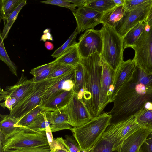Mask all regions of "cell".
I'll return each mask as SVG.
<instances>
[{
    "label": "cell",
    "mask_w": 152,
    "mask_h": 152,
    "mask_svg": "<svg viewBox=\"0 0 152 152\" xmlns=\"http://www.w3.org/2000/svg\"><path fill=\"white\" fill-rule=\"evenodd\" d=\"M150 7L132 10L125 9L123 16L114 28L118 34L123 38L131 29L140 23L145 22Z\"/></svg>",
    "instance_id": "11"
},
{
    "label": "cell",
    "mask_w": 152,
    "mask_h": 152,
    "mask_svg": "<svg viewBox=\"0 0 152 152\" xmlns=\"http://www.w3.org/2000/svg\"><path fill=\"white\" fill-rule=\"evenodd\" d=\"M22 0H1L0 19L4 23L7 18L16 8Z\"/></svg>",
    "instance_id": "29"
},
{
    "label": "cell",
    "mask_w": 152,
    "mask_h": 152,
    "mask_svg": "<svg viewBox=\"0 0 152 152\" xmlns=\"http://www.w3.org/2000/svg\"><path fill=\"white\" fill-rule=\"evenodd\" d=\"M141 128L134 115L126 119V123L113 146V151H117L119 145L126 139Z\"/></svg>",
    "instance_id": "20"
},
{
    "label": "cell",
    "mask_w": 152,
    "mask_h": 152,
    "mask_svg": "<svg viewBox=\"0 0 152 152\" xmlns=\"http://www.w3.org/2000/svg\"><path fill=\"white\" fill-rule=\"evenodd\" d=\"M27 4V1L22 0L13 12L11 14L4 23L2 32L0 35L4 40L7 37L13 24L17 19L18 15L22 8Z\"/></svg>",
    "instance_id": "30"
},
{
    "label": "cell",
    "mask_w": 152,
    "mask_h": 152,
    "mask_svg": "<svg viewBox=\"0 0 152 152\" xmlns=\"http://www.w3.org/2000/svg\"><path fill=\"white\" fill-rule=\"evenodd\" d=\"M68 1L78 8L84 7L88 1V0H68Z\"/></svg>",
    "instance_id": "43"
},
{
    "label": "cell",
    "mask_w": 152,
    "mask_h": 152,
    "mask_svg": "<svg viewBox=\"0 0 152 152\" xmlns=\"http://www.w3.org/2000/svg\"><path fill=\"white\" fill-rule=\"evenodd\" d=\"M145 23L148 26H152V17Z\"/></svg>",
    "instance_id": "49"
},
{
    "label": "cell",
    "mask_w": 152,
    "mask_h": 152,
    "mask_svg": "<svg viewBox=\"0 0 152 152\" xmlns=\"http://www.w3.org/2000/svg\"><path fill=\"white\" fill-rule=\"evenodd\" d=\"M75 18L79 34L88 29L93 28L101 23L102 13L85 7L78 8L72 12Z\"/></svg>",
    "instance_id": "14"
},
{
    "label": "cell",
    "mask_w": 152,
    "mask_h": 152,
    "mask_svg": "<svg viewBox=\"0 0 152 152\" xmlns=\"http://www.w3.org/2000/svg\"><path fill=\"white\" fill-rule=\"evenodd\" d=\"M55 64L53 61L31 69L30 73L33 76L32 79L34 82L37 83L48 78Z\"/></svg>",
    "instance_id": "28"
},
{
    "label": "cell",
    "mask_w": 152,
    "mask_h": 152,
    "mask_svg": "<svg viewBox=\"0 0 152 152\" xmlns=\"http://www.w3.org/2000/svg\"><path fill=\"white\" fill-rule=\"evenodd\" d=\"M47 110L38 106L20 118L17 123V127H25L31 124L41 113Z\"/></svg>",
    "instance_id": "31"
},
{
    "label": "cell",
    "mask_w": 152,
    "mask_h": 152,
    "mask_svg": "<svg viewBox=\"0 0 152 152\" xmlns=\"http://www.w3.org/2000/svg\"><path fill=\"white\" fill-rule=\"evenodd\" d=\"M74 69L58 77L55 82L46 91L42 99L40 106L43 105L64 91V86L65 81L69 79L74 78Z\"/></svg>",
    "instance_id": "17"
},
{
    "label": "cell",
    "mask_w": 152,
    "mask_h": 152,
    "mask_svg": "<svg viewBox=\"0 0 152 152\" xmlns=\"http://www.w3.org/2000/svg\"><path fill=\"white\" fill-rule=\"evenodd\" d=\"M35 84L32 78L28 79L24 74H22L15 85L7 86L5 90L0 88V100H4L7 96H10L12 99L13 108L26 97Z\"/></svg>",
    "instance_id": "10"
},
{
    "label": "cell",
    "mask_w": 152,
    "mask_h": 152,
    "mask_svg": "<svg viewBox=\"0 0 152 152\" xmlns=\"http://www.w3.org/2000/svg\"><path fill=\"white\" fill-rule=\"evenodd\" d=\"M144 22L140 23L131 29L123 38L124 50L131 46L139 38L145 27Z\"/></svg>",
    "instance_id": "27"
},
{
    "label": "cell",
    "mask_w": 152,
    "mask_h": 152,
    "mask_svg": "<svg viewBox=\"0 0 152 152\" xmlns=\"http://www.w3.org/2000/svg\"><path fill=\"white\" fill-rule=\"evenodd\" d=\"M115 6H124L125 0H113Z\"/></svg>",
    "instance_id": "47"
},
{
    "label": "cell",
    "mask_w": 152,
    "mask_h": 152,
    "mask_svg": "<svg viewBox=\"0 0 152 152\" xmlns=\"http://www.w3.org/2000/svg\"><path fill=\"white\" fill-rule=\"evenodd\" d=\"M78 33V31L76 27L68 39L62 45L54 51L51 56L53 58H57L69 48L77 45V43L76 42V39Z\"/></svg>",
    "instance_id": "33"
},
{
    "label": "cell",
    "mask_w": 152,
    "mask_h": 152,
    "mask_svg": "<svg viewBox=\"0 0 152 152\" xmlns=\"http://www.w3.org/2000/svg\"><path fill=\"white\" fill-rule=\"evenodd\" d=\"M44 45L45 48L48 50H52L54 48L53 44L50 42L46 41Z\"/></svg>",
    "instance_id": "46"
},
{
    "label": "cell",
    "mask_w": 152,
    "mask_h": 152,
    "mask_svg": "<svg viewBox=\"0 0 152 152\" xmlns=\"http://www.w3.org/2000/svg\"><path fill=\"white\" fill-rule=\"evenodd\" d=\"M65 138L61 137V141L69 152H82L80 147L77 140L70 136L66 135Z\"/></svg>",
    "instance_id": "37"
},
{
    "label": "cell",
    "mask_w": 152,
    "mask_h": 152,
    "mask_svg": "<svg viewBox=\"0 0 152 152\" xmlns=\"http://www.w3.org/2000/svg\"><path fill=\"white\" fill-rule=\"evenodd\" d=\"M64 107L51 112V124L50 127L52 132L65 129L71 130L73 127L69 123Z\"/></svg>",
    "instance_id": "18"
},
{
    "label": "cell",
    "mask_w": 152,
    "mask_h": 152,
    "mask_svg": "<svg viewBox=\"0 0 152 152\" xmlns=\"http://www.w3.org/2000/svg\"><path fill=\"white\" fill-rule=\"evenodd\" d=\"M77 44L69 48L54 61L56 63L75 67L80 63L81 57Z\"/></svg>",
    "instance_id": "24"
},
{
    "label": "cell",
    "mask_w": 152,
    "mask_h": 152,
    "mask_svg": "<svg viewBox=\"0 0 152 152\" xmlns=\"http://www.w3.org/2000/svg\"><path fill=\"white\" fill-rule=\"evenodd\" d=\"M130 48L135 55L132 60L136 66L152 75V26L146 25L140 37Z\"/></svg>",
    "instance_id": "6"
},
{
    "label": "cell",
    "mask_w": 152,
    "mask_h": 152,
    "mask_svg": "<svg viewBox=\"0 0 152 152\" xmlns=\"http://www.w3.org/2000/svg\"><path fill=\"white\" fill-rule=\"evenodd\" d=\"M102 31L103 48L101 56L103 61L116 71L124 61L123 38L113 27L103 25Z\"/></svg>",
    "instance_id": "4"
},
{
    "label": "cell",
    "mask_w": 152,
    "mask_h": 152,
    "mask_svg": "<svg viewBox=\"0 0 152 152\" xmlns=\"http://www.w3.org/2000/svg\"><path fill=\"white\" fill-rule=\"evenodd\" d=\"M72 93V89L69 91H64L40 106L50 111L62 108L67 104Z\"/></svg>",
    "instance_id": "25"
},
{
    "label": "cell",
    "mask_w": 152,
    "mask_h": 152,
    "mask_svg": "<svg viewBox=\"0 0 152 152\" xmlns=\"http://www.w3.org/2000/svg\"><path fill=\"white\" fill-rule=\"evenodd\" d=\"M40 2L64 7L70 9L72 12L76 10L75 6L71 3L68 0H48L41 1Z\"/></svg>",
    "instance_id": "39"
},
{
    "label": "cell",
    "mask_w": 152,
    "mask_h": 152,
    "mask_svg": "<svg viewBox=\"0 0 152 152\" xmlns=\"http://www.w3.org/2000/svg\"><path fill=\"white\" fill-rule=\"evenodd\" d=\"M115 72L103 61L99 97V113L100 115L107 105L110 102L112 88Z\"/></svg>",
    "instance_id": "15"
},
{
    "label": "cell",
    "mask_w": 152,
    "mask_h": 152,
    "mask_svg": "<svg viewBox=\"0 0 152 152\" xmlns=\"http://www.w3.org/2000/svg\"><path fill=\"white\" fill-rule=\"evenodd\" d=\"M74 85L72 90L81 100L83 96L85 87V78L83 66L80 63L74 67Z\"/></svg>",
    "instance_id": "26"
},
{
    "label": "cell",
    "mask_w": 152,
    "mask_h": 152,
    "mask_svg": "<svg viewBox=\"0 0 152 152\" xmlns=\"http://www.w3.org/2000/svg\"><path fill=\"white\" fill-rule=\"evenodd\" d=\"M115 6L113 0H88L84 7L102 13Z\"/></svg>",
    "instance_id": "32"
},
{
    "label": "cell",
    "mask_w": 152,
    "mask_h": 152,
    "mask_svg": "<svg viewBox=\"0 0 152 152\" xmlns=\"http://www.w3.org/2000/svg\"><path fill=\"white\" fill-rule=\"evenodd\" d=\"M4 101L0 104L1 106L4 108H7L10 111L13 109V104L11 97L10 96H6L4 99Z\"/></svg>",
    "instance_id": "42"
},
{
    "label": "cell",
    "mask_w": 152,
    "mask_h": 152,
    "mask_svg": "<svg viewBox=\"0 0 152 152\" xmlns=\"http://www.w3.org/2000/svg\"><path fill=\"white\" fill-rule=\"evenodd\" d=\"M58 77L48 78L36 83L34 87L26 97L10 111L11 117L20 119L38 106L48 88L55 82Z\"/></svg>",
    "instance_id": "7"
},
{
    "label": "cell",
    "mask_w": 152,
    "mask_h": 152,
    "mask_svg": "<svg viewBox=\"0 0 152 152\" xmlns=\"http://www.w3.org/2000/svg\"><path fill=\"white\" fill-rule=\"evenodd\" d=\"M152 5V0H125L124 6L126 10H132L146 8Z\"/></svg>",
    "instance_id": "35"
},
{
    "label": "cell",
    "mask_w": 152,
    "mask_h": 152,
    "mask_svg": "<svg viewBox=\"0 0 152 152\" xmlns=\"http://www.w3.org/2000/svg\"><path fill=\"white\" fill-rule=\"evenodd\" d=\"M46 132L49 144L50 147L52 144L54 138L53 137L52 132L49 126L47 128Z\"/></svg>",
    "instance_id": "44"
},
{
    "label": "cell",
    "mask_w": 152,
    "mask_h": 152,
    "mask_svg": "<svg viewBox=\"0 0 152 152\" xmlns=\"http://www.w3.org/2000/svg\"><path fill=\"white\" fill-rule=\"evenodd\" d=\"M74 69V67L73 66L55 62L54 67L48 78L58 77Z\"/></svg>",
    "instance_id": "36"
},
{
    "label": "cell",
    "mask_w": 152,
    "mask_h": 152,
    "mask_svg": "<svg viewBox=\"0 0 152 152\" xmlns=\"http://www.w3.org/2000/svg\"><path fill=\"white\" fill-rule=\"evenodd\" d=\"M152 17V5L151 6L146 19L145 22V23L148 22Z\"/></svg>",
    "instance_id": "48"
},
{
    "label": "cell",
    "mask_w": 152,
    "mask_h": 152,
    "mask_svg": "<svg viewBox=\"0 0 152 152\" xmlns=\"http://www.w3.org/2000/svg\"><path fill=\"white\" fill-rule=\"evenodd\" d=\"M125 10L124 6H115L102 13L101 23L114 28L123 16Z\"/></svg>",
    "instance_id": "22"
},
{
    "label": "cell",
    "mask_w": 152,
    "mask_h": 152,
    "mask_svg": "<svg viewBox=\"0 0 152 152\" xmlns=\"http://www.w3.org/2000/svg\"><path fill=\"white\" fill-rule=\"evenodd\" d=\"M136 120L142 128L152 132V102H148L134 115Z\"/></svg>",
    "instance_id": "19"
},
{
    "label": "cell",
    "mask_w": 152,
    "mask_h": 152,
    "mask_svg": "<svg viewBox=\"0 0 152 152\" xmlns=\"http://www.w3.org/2000/svg\"><path fill=\"white\" fill-rule=\"evenodd\" d=\"M141 128L126 139L118 147V152H138L141 146L151 132Z\"/></svg>",
    "instance_id": "16"
},
{
    "label": "cell",
    "mask_w": 152,
    "mask_h": 152,
    "mask_svg": "<svg viewBox=\"0 0 152 152\" xmlns=\"http://www.w3.org/2000/svg\"><path fill=\"white\" fill-rule=\"evenodd\" d=\"M44 31L45 33L42 35L41 40H42L44 41H46V40L47 39L52 40V37L50 34L48 32V31L46 32L45 31Z\"/></svg>",
    "instance_id": "45"
},
{
    "label": "cell",
    "mask_w": 152,
    "mask_h": 152,
    "mask_svg": "<svg viewBox=\"0 0 152 152\" xmlns=\"http://www.w3.org/2000/svg\"><path fill=\"white\" fill-rule=\"evenodd\" d=\"M0 117V142H1L18 128L19 127H17L16 124L19 119L12 117L9 115L1 114Z\"/></svg>",
    "instance_id": "23"
},
{
    "label": "cell",
    "mask_w": 152,
    "mask_h": 152,
    "mask_svg": "<svg viewBox=\"0 0 152 152\" xmlns=\"http://www.w3.org/2000/svg\"><path fill=\"white\" fill-rule=\"evenodd\" d=\"M148 102H152V75L137 67L132 79L116 96L109 112L110 124L125 120L134 115Z\"/></svg>",
    "instance_id": "1"
},
{
    "label": "cell",
    "mask_w": 152,
    "mask_h": 152,
    "mask_svg": "<svg viewBox=\"0 0 152 152\" xmlns=\"http://www.w3.org/2000/svg\"><path fill=\"white\" fill-rule=\"evenodd\" d=\"M140 152H152V132L147 137L139 150Z\"/></svg>",
    "instance_id": "41"
},
{
    "label": "cell",
    "mask_w": 152,
    "mask_h": 152,
    "mask_svg": "<svg viewBox=\"0 0 152 152\" xmlns=\"http://www.w3.org/2000/svg\"><path fill=\"white\" fill-rule=\"evenodd\" d=\"M77 46L81 58H86L95 53L101 55L103 48L101 29L87 30L80 37Z\"/></svg>",
    "instance_id": "8"
},
{
    "label": "cell",
    "mask_w": 152,
    "mask_h": 152,
    "mask_svg": "<svg viewBox=\"0 0 152 152\" xmlns=\"http://www.w3.org/2000/svg\"><path fill=\"white\" fill-rule=\"evenodd\" d=\"M84 71L85 87L81 100L93 117L100 115L99 97L103 61L100 54L94 53L86 58H81Z\"/></svg>",
    "instance_id": "2"
},
{
    "label": "cell",
    "mask_w": 152,
    "mask_h": 152,
    "mask_svg": "<svg viewBox=\"0 0 152 152\" xmlns=\"http://www.w3.org/2000/svg\"><path fill=\"white\" fill-rule=\"evenodd\" d=\"M126 122V119L110 124L93 148L89 152H118L113 148Z\"/></svg>",
    "instance_id": "12"
},
{
    "label": "cell",
    "mask_w": 152,
    "mask_h": 152,
    "mask_svg": "<svg viewBox=\"0 0 152 152\" xmlns=\"http://www.w3.org/2000/svg\"><path fill=\"white\" fill-rule=\"evenodd\" d=\"M51 112L46 110L41 113L31 124L23 127V129L30 132H46L51 124Z\"/></svg>",
    "instance_id": "21"
},
{
    "label": "cell",
    "mask_w": 152,
    "mask_h": 152,
    "mask_svg": "<svg viewBox=\"0 0 152 152\" xmlns=\"http://www.w3.org/2000/svg\"><path fill=\"white\" fill-rule=\"evenodd\" d=\"M2 152H51V150L49 145H47L37 147L8 150Z\"/></svg>",
    "instance_id": "38"
},
{
    "label": "cell",
    "mask_w": 152,
    "mask_h": 152,
    "mask_svg": "<svg viewBox=\"0 0 152 152\" xmlns=\"http://www.w3.org/2000/svg\"><path fill=\"white\" fill-rule=\"evenodd\" d=\"M64 111L69 124L73 127L80 126L90 121L93 117L83 102L73 91L72 96Z\"/></svg>",
    "instance_id": "9"
},
{
    "label": "cell",
    "mask_w": 152,
    "mask_h": 152,
    "mask_svg": "<svg viewBox=\"0 0 152 152\" xmlns=\"http://www.w3.org/2000/svg\"><path fill=\"white\" fill-rule=\"evenodd\" d=\"M140 152V151H139V152Z\"/></svg>",
    "instance_id": "51"
},
{
    "label": "cell",
    "mask_w": 152,
    "mask_h": 152,
    "mask_svg": "<svg viewBox=\"0 0 152 152\" xmlns=\"http://www.w3.org/2000/svg\"><path fill=\"white\" fill-rule=\"evenodd\" d=\"M82 152H88L87 151H82Z\"/></svg>",
    "instance_id": "50"
},
{
    "label": "cell",
    "mask_w": 152,
    "mask_h": 152,
    "mask_svg": "<svg viewBox=\"0 0 152 152\" xmlns=\"http://www.w3.org/2000/svg\"><path fill=\"white\" fill-rule=\"evenodd\" d=\"M137 66L135 62L129 59L124 61L116 71L112 86L110 102H113L117 94L132 78Z\"/></svg>",
    "instance_id": "13"
},
{
    "label": "cell",
    "mask_w": 152,
    "mask_h": 152,
    "mask_svg": "<svg viewBox=\"0 0 152 152\" xmlns=\"http://www.w3.org/2000/svg\"><path fill=\"white\" fill-rule=\"evenodd\" d=\"M3 40L0 35V59L6 64L13 74L17 76V67L10 58L5 49Z\"/></svg>",
    "instance_id": "34"
},
{
    "label": "cell",
    "mask_w": 152,
    "mask_h": 152,
    "mask_svg": "<svg viewBox=\"0 0 152 152\" xmlns=\"http://www.w3.org/2000/svg\"><path fill=\"white\" fill-rule=\"evenodd\" d=\"M111 118L109 112H104L80 126L72 128L71 131L82 151L89 152L93 148L110 124Z\"/></svg>",
    "instance_id": "3"
},
{
    "label": "cell",
    "mask_w": 152,
    "mask_h": 152,
    "mask_svg": "<svg viewBox=\"0 0 152 152\" xmlns=\"http://www.w3.org/2000/svg\"><path fill=\"white\" fill-rule=\"evenodd\" d=\"M50 148L51 152H69L62 143L61 137L54 138Z\"/></svg>",
    "instance_id": "40"
},
{
    "label": "cell",
    "mask_w": 152,
    "mask_h": 152,
    "mask_svg": "<svg viewBox=\"0 0 152 152\" xmlns=\"http://www.w3.org/2000/svg\"><path fill=\"white\" fill-rule=\"evenodd\" d=\"M49 145L46 132H30L19 127L13 133L1 142L2 151L32 148Z\"/></svg>",
    "instance_id": "5"
}]
</instances>
